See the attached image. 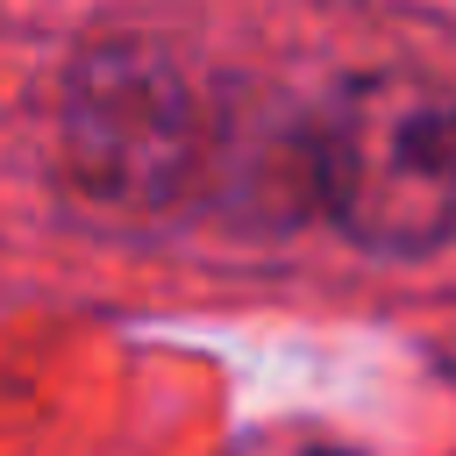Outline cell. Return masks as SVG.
I'll return each mask as SVG.
<instances>
[{"label":"cell","mask_w":456,"mask_h":456,"mask_svg":"<svg viewBox=\"0 0 456 456\" xmlns=\"http://www.w3.org/2000/svg\"><path fill=\"white\" fill-rule=\"evenodd\" d=\"M314 185L363 249H435L456 228V107L399 71L342 86L314 135Z\"/></svg>","instance_id":"1"},{"label":"cell","mask_w":456,"mask_h":456,"mask_svg":"<svg viewBox=\"0 0 456 456\" xmlns=\"http://www.w3.org/2000/svg\"><path fill=\"white\" fill-rule=\"evenodd\" d=\"M78 150L100 164L93 178L107 192H128L142 171L135 164H171L178 157V93L164 78H135L107 64V100L78 107Z\"/></svg>","instance_id":"2"}]
</instances>
